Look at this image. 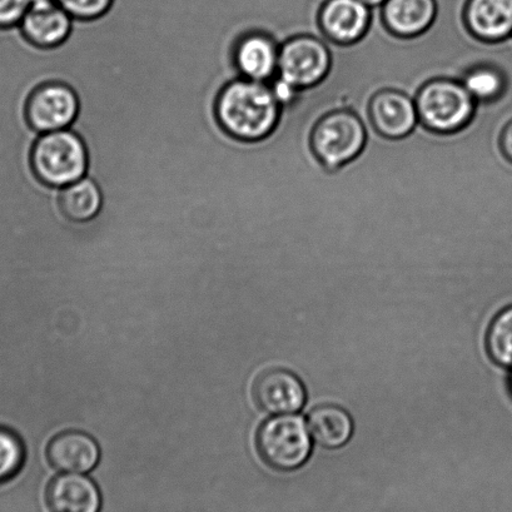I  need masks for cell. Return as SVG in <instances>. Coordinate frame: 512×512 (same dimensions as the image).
I'll list each match as a JSON object with an SVG mask.
<instances>
[{
  "label": "cell",
  "instance_id": "277c9868",
  "mask_svg": "<svg viewBox=\"0 0 512 512\" xmlns=\"http://www.w3.org/2000/svg\"><path fill=\"white\" fill-rule=\"evenodd\" d=\"M367 141L365 124L356 113H327L311 132V148L327 171H337L354 161L364 151Z\"/></svg>",
  "mask_w": 512,
  "mask_h": 512
},
{
  "label": "cell",
  "instance_id": "5bb4252c",
  "mask_svg": "<svg viewBox=\"0 0 512 512\" xmlns=\"http://www.w3.org/2000/svg\"><path fill=\"white\" fill-rule=\"evenodd\" d=\"M47 504L52 512H98L101 492L86 476L59 475L48 485Z\"/></svg>",
  "mask_w": 512,
  "mask_h": 512
},
{
  "label": "cell",
  "instance_id": "ba28073f",
  "mask_svg": "<svg viewBox=\"0 0 512 512\" xmlns=\"http://www.w3.org/2000/svg\"><path fill=\"white\" fill-rule=\"evenodd\" d=\"M371 8L361 0H326L318 23L328 41L351 46L366 36L371 26Z\"/></svg>",
  "mask_w": 512,
  "mask_h": 512
},
{
  "label": "cell",
  "instance_id": "7c38bea8",
  "mask_svg": "<svg viewBox=\"0 0 512 512\" xmlns=\"http://www.w3.org/2000/svg\"><path fill=\"white\" fill-rule=\"evenodd\" d=\"M464 21L479 41H506L512 37V0H467Z\"/></svg>",
  "mask_w": 512,
  "mask_h": 512
},
{
  "label": "cell",
  "instance_id": "e0dca14e",
  "mask_svg": "<svg viewBox=\"0 0 512 512\" xmlns=\"http://www.w3.org/2000/svg\"><path fill=\"white\" fill-rule=\"evenodd\" d=\"M308 429L318 444L327 449H338L351 439L354 422L340 407L325 405L311 412Z\"/></svg>",
  "mask_w": 512,
  "mask_h": 512
},
{
  "label": "cell",
  "instance_id": "83f0119b",
  "mask_svg": "<svg viewBox=\"0 0 512 512\" xmlns=\"http://www.w3.org/2000/svg\"><path fill=\"white\" fill-rule=\"evenodd\" d=\"M511 387H512V376H511Z\"/></svg>",
  "mask_w": 512,
  "mask_h": 512
},
{
  "label": "cell",
  "instance_id": "603a6c76",
  "mask_svg": "<svg viewBox=\"0 0 512 512\" xmlns=\"http://www.w3.org/2000/svg\"><path fill=\"white\" fill-rule=\"evenodd\" d=\"M29 8V0H0V28L19 26Z\"/></svg>",
  "mask_w": 512,
  "mask_h": 512
},
{
  "label": "cell",
  "instance_id": "6da1fadb",
  "mask_svg": "<svg viewBox=\"0 0 512 512\" xmlns=\"http://www.w3.org/2000/svg\"><path fill=\"white\" fill-rule=\"evenodd\" d=\"M282 106L270 84L237 78L222 89L216 114L221 127L242 142H260L280 126Z\"/></svg>",
  "mask_w": 512,
  "mask_h": 512
},
{
  "label": "cell",
  "instance_id": "ac0fdd59",
  "mask_svg": "<svg viewBox=\"0 0 512 512\" xmlns=\"http://www.w3.org/2000/svg\"><path fill=\"white\" fill-rule=\"evenodd\" d=\"M59 201L64 215L69 220L87 222L93 220L101 211L103 196L98 183L86 176L72 185L61 188Z\"/></svg>",
  "mask_w": 512,
  "mask_h": 512
},
{
  "label": "cell",
  "instance_id": "8992f818",
  "mask_svg": "<svg viewBox=\"0 0 512 512\" xmlns=\"http://www.w3.org/2000/svg\"><path fill=\"white\" fill-rule=\"evenodd\" d=\"M331 66V52L325 43L316 37L297 36L280 47L277 76L305 91L320 84Z\"/></svg>",
  "mask_w": 512,
  "mask_h": 512
},
{
  "label": "cell",
  "instance_id": "4fadbf2b",
  "mask_svg": "<svg viewBox=\"0 0 512 512\" xmlns=\"http://www.w3.org/2000/svg\"><path fill=\"white\" fill-rule=\"evenodd\" d=\"M47 457L58 471L83 474L96 467L101 451L93 437L81 431H66L49 442Z\"/></svg>",
  "mask_w": 512,
  "mask_h": 512
},
{
  "label": "cell",
  "instance_id": "52a82bcc",
  "mask_svg": "<svg viewBox=\"0 0 512 512\" xmlns=\"http://www.w3.org/2000/svg\"><path fill=\"white\" fill-rule=\"evenodd\" d=\"M26 112L29 124L39 134L63 131L76 122L79 99L66 83L47 82L34 89Z\"/></svg>",
  "mask_w": 512,
  "mask_h": 512
},
{
  "label": "cell",
  "instance_id": "9a60e30c",
  "mask_svg": "<svg viewBox=\"0 0 512 512\" xmlns=\"http://www.w3.org/2000/svg\"><path fill=\"white\" fill-rule=\"evenodd\" d=\"M382 21L399 38H415L429 31L437 16L436 0H386Z\"/></svg>",
  "mask_w": 512,
  "mask_h": 512
},
{
  "label": "cell",
  "instance_id": "cb8c5ba5",
  "mask_svg": "<svg viewBox=\"0 0 512 512\" xmlns=\"http://www.w3.org/2000/svg\"><path fill=\"white\" fill-rule=\"evenodd\" d=\"M268 84H270L272 92L275 94V97L278 103L281 104L282 108L290 106L293 101H296L298 93L301 92L300 89H297L295 86H292L291 83H288L285 79L278 76L275 79H272Z\"/></svg>",
  "mask_w": 512,
  "mask_h": 512
},
{
  "label": "cell",
  "instance_id": "30bf717a",
  "mask_svg": "<svg viewBox=\"0 0 512 512\" xmlns=\"http://www.w3.org/2000/svg\"><path fill=\"white\" fill-rule=\"evenodd\" d=\"M369 113L372 126L387 139L409 136L419 122L415 99L397 89L377 92L371 98Z\"/></svg>",
  "mask_w": 512,
  "mask_h": 512
},
{
  "label": "cell",
  "instance_id": "4316f807",
  "mask_svg": "<svg viewBox=\"0 0 512 512\" xmlns=\"http://www.w3.org/2000/svg\"><path fill=\"white\" fill-rule=\"evenodd\" d=\"M362 3L366 4L369 8H377L384 6L386 0H361Z\"/></svg>",
  "mask_w": 512,
  "mask_h": 512
},
{
  "label": "cell",
  "instance_id": "7a4b0ae2",
  "mask_svg": "<svg viewBox=\"0 0 512 512\" xmlns=\"http://www.w3.org/2000/svg\"><path fill=\"white\" fill-rule=\"evenodd\" d=\"M32 166L39 180L64 188L87 176L86 143L72 129L39 134L32 151Z\"/></svg>",
  "mask_w": 512,
  "mask_h": 512
},
{
  "label": "cell",
  "instance_id": "9c48e42d",
  "mask_svg": "<svg viewBox=\"0 0 512 512\" xmlns=\"http://www.w3.org/2000/svg\"><path fill=\"white\" fill-rule=\"evenodd\" d=\"M252 392L258 407L273 415L293 414L306 402L302 381L292 372L282 369L262 372L253 384Z\"/></svg>",
  "mask_w": 512,
  "mask_h": 512
},
{
  "label": "cell",
  "instance_id": "484cf974",
  "mask_svg": "<svg viewBox=\"0 0 512 512\" xmlns=\"http://www.w3.org/2000/svg\"><path fill=\"white\" fill-rule=\"evenodd\" d=\"M31 7H46L56 3V0H29Z\"/></svg>",
  "mask_w": 512,
  "mask_h": 512
},
{
  "label": "cell",
  "instance_id": "d4e9b609",
  "mask_svg": "<svg viewBox=\"0 0 512 512\" xmlns=\"http://www.w3.org/2000/svg\"><path fill=\"white\" fill-rule=\"evenodd\" d=\"M501 151L507 158V161L512 163V121L506 124L502 129L500 137Z\"/></svg>",
  "mask_w": 512,
  "mask_h": 512
},
{
  "label": "cell",
  "instance_id": "7402d4cb",
  "mask_svg": "<svg viewBox=\"0 0 512 512\" xmlns=\"http://www.w3.org/2000/svg\"><path fill=\"white\" fill-rule=\"evenodd\" d=\"M56 3L73 19L91 21L106 14L113 0H56Z\"/></svg>",
  "mask_w": 512,
  "mask_h": 512
},
{
  "label": "cell",
  "instance_id": "ffe728a7",
  "mask_svg": "<svg viewBox=\"0 0 512 512\" xmlns=\"http://www.w3.org/2000/svg\"><path fill=\"white\" fill-rule=\"evenodd\" d=\"M486 349L496 364L512 367V306L501 311L491 322Z\"/></svg>",
  "mask_w": 512,
  "mask_h": 512
},
{
  "label": "cell",
  "instance_id": "d6986e66",
  "mask_svg": "<svg viewBox=\"0 0 512 512\" xmlns=\"http://www.w3.org/2000/svg\"><path fill=\"white\" fill-rule=\"evenodd\" d=\"M461 82L476 102H495L501 98L506 88L504 74L500 69L491 66L471 69Z\"/></svg>",
  "mask_w": 512,
  "mask_h": 512
},
{
  "label": "cell",
  "instance_id": "44dd1931",
  "mask_svg": "<svg viewBox=\"0 0 512 512\" xmlns=\"http://www.w3.org/2000/svg\"><path fill=\"white\" fill-rule=\"evenodd\" d=\"M24 446L13 432L0 429V482L11 480L22 469Z\"/></svg>",
  "mask_w": 512,
  "mask_h": 512
},
{
  "label": "cell",
  "instance_id": "3957f363",
  "mask_svg": "<svg viewBox=\"0 0 512 512\" xmlns=\"http://www.w3.org/2000/svg\"><path fill=\"white\" fill-rule=\"evenodd\" d=\"M415 103L422 126L440 134L464 129L474 118L476 109V101L464 84L449 78H436L424 84Z\"/></svg>",
  "mask_w": 512,
  "mask_h": 512
},
{
  "label": "cell",
  "instance_id": "2e32d148",
  "mask_svg": "<svg viewBox=\"0 0 512 512\" xmlns=\"http://www.w3.org/2000/svg\"><path fill=\"white\" fill-rule=\"evenodd\" d=\"M73 18L57 3L46 7H31L22 19L24 37L34 46L54 48L61 46L71 34Z\"/></svg>",
  "mask_w": 512,
  "mask_h": 512
},
{
  "label": "cell",
  "instance_id": "8fae6325",
  "mask_svg": "<svg viewBox=\"0 0 512 512\" xmlns=\"http://www.w3.org/2000/svg\"><path fill=\"white\" fill-rule=\"evenodd\" d=\"M233 59L241 78L270 83L278 74L280 47L266 32H250L238 39Z\"/></svg>",
  "mask_w": 512,
  "mask_h": 512
},
{
  "label": "cell",
  "instance_id": "5b68a950",
  "mask_svg": "<svg viewBox=\"0 0 512 512\" xmlns=\"http://www.w3.org/2000/svg\"><path fill=\"white\" fill-rule=\"evenodd\" d=\"M311 432L298 416H278L258 430L256 444L261 459L272 469L291 471L301 467L311 455Z\"/></svg>",
  "mask_w": 512,
  "mask_h": 512
}]
</instances>
